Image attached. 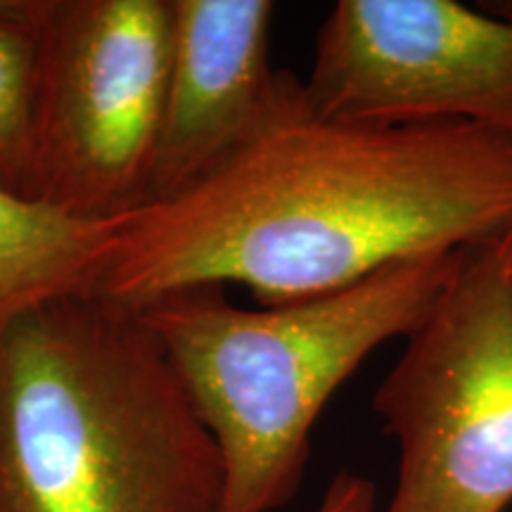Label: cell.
Returning <instances> with one entry per match:
<instances>
[{
    "instance_id": "1",
    "label": "cell",
    "mask_w": 512,
    "mask_h": 512,
    "mask_svg": "<svg viewBox=\"0 0 512 512\" xmlns=\"http://www.w3.org/2000/svg\"><path fill=\"white\" fill-rule=\"evenodd\" d=\"M510 226L505 133L304 112L195 188L119 221L88 294L140 309L183 287L242 285L261 306L292 304Z\"/></svg>"
},
{
    "instance_id": "2",
    "label": "cell",
    "mask_w": 512,
    "mask_h": 512,
    "mask_svg": "<svg viewBox=\"0 0 512 512\" xmlns=\"http://www.w3.org/2000/svg\"><path fill=\"white\" fill-rule=\"evenodd\" d=\"M223 465L136 309L79 292L0 330V512H219Z\"/></svg>"
},
{
    "instance_id": "3",
    "label": "cell",
    "mask_w": 512,
    "mask_h": 512,
    "mask_svg": "<svg viewBox=\"0 0 512 512\" xmlns=\"http://www.w3.org/2000/svg\"><path fill=\"white\" fill-rule=\"evenodd\" d=\"M460 249L292 304L245 309L223 285H195L136 309L219 448V512H275L297 496L320 413L375 349L425 318Z\"/></svg>"
},
{
    "instance_id": "4",
    "label": "cell",
    "mask_w": 512,
    "mask_h": 512,
    "mask_svg": "<svg viewBox=\"0 0 512 512\" xmlns=\"http://www.w3.org/2000/svg\"><path fill=\"white\" fill-rule=\"evenodd\" d=\"M377 384L399 446L387 512H505L512 503V226L460 249L430 311Z\"/></svg>"
},
{
    "instance_id": "5",
    "label": "cell",
    "mask_w": 512,
    "mask_h": 512,
    "mask_svg": "<svg viewBox=\"0 0 512 512\" xmlns=\"http://www.w3.org/2000/svg\"><path fill=\"white\" fill-rule=\"evenodd\" d=\"M171 0H43L29 200L119 223L150 204Z\"/></svg>"
},
{
    "instance_id": "6",
    "label": "cell",
    "mask_w": 512,
    "mask_h": 512,
    "mask_svg": "<svg viewBox=\"0 0 512 512\" xmlns=\"http://www.w3.org/2000/svg\"><path fill=\"white\" fill-rule=\"evenodd\" d=\"M304 98L318 119L463 121L512 138V19L453 0H339Z\"/></svg>"
},
{
    "instance_id": "7",
    "label": "cell",
    "mask_w": 512,
    "mask_h": 512,
    "mask_svg": "<svg viewBox=\"0 0 512 512\" xmlns=\"http://www.w3.org/2000/svg\"><path fill=\"white\" fill-rule=\"evenodd\" d=\"M273 17L268 0H171L150 204L183 195L275 126L309 112L304 81L271 62Z\"/></svg>"
},
{
    "instance_id": "8",
    "label": "cell",
    "mask_w": 512,
    "mask_h": 512,
    "mask_svg": "<svg viewBox=\"0 0 512 512\" xmlns=\"http://www.w3.org/2000/svg\"><path fill=\"white\" fill-rule=\"evenodd\" d=\"M117 226L74 219L0 185V330L36 306L91 290Z\"/></svg>"
},
{
    "instance_id": "9",
    "label": "cell",
    "mask_w": 512,
    "mask_h": 512,
    "mask_svg": "<svg viewBox=\"0 0 512 512\" xmlns=\"http://www.w3.org/2000/svg\"><path fill=\"white\" fill-rule=\"evenodd\" d=\"M43 0H0V185L29 200Z\"/></svg>"
},
{
    "instance_id": "10",
    "label": "cell",
    "mask_w": 512,
    "mask_h": 512,
    "mask_svg": "<svg viewBox=\"0 0 512 512\" xmlns=\"http://www.w3.org/2000/svg\"><path fill=\"white\" fill-rule=\"evenodd\" d=\"M377 491L368 477L354 472H337L316 508L309 512H375Z\"/></svg>"
}]
</instances>
